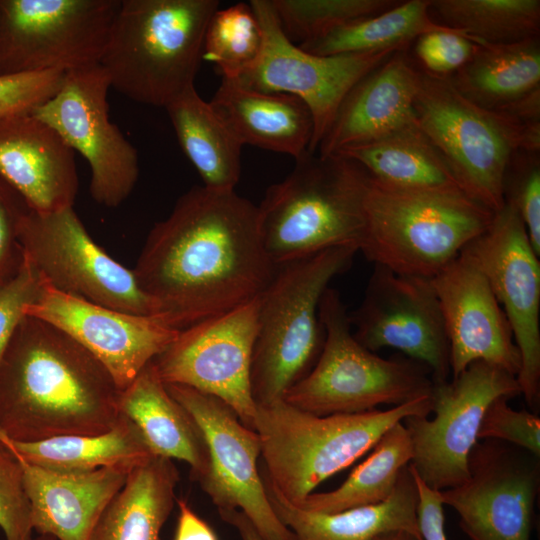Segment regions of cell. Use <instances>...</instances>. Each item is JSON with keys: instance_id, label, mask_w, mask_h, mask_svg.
Wrapping results in <instances>:
<instances>
[{"instance_id": "1", "label": "cell", "mask_w": 540, "mask_h": 540, "mask_svg": "<svg viewBox=\"0 0 540 540\" xmlns=\"http://www.w3.org/2000/svg\"><path fill=\"white\" fill-rule=\"evenodd\" d=\"M275 268L258 206L235 190L196 186L155 223L132 270L153 317L181 331L257 298Z\"/></svg>"}, {"instance_id": "2", "label": "cell", "mask_w": 540, "mask_h": 540, "mask_svg": "<svg viewBox=\"0 0 540 540\" xmlns=\"http://www.w3.org/2000/svg\"><path fill=\"white\" fill-rule=\"evenodd\" d=\"M120 391L84 347L25 315L0 361V431L18 442L102 434L119 421Z\"/></svg>"}, {"instance_id": "3", "label": "cell", "mask_w": 540, "mask_h": 540, "mask_svg": "<svg viewBox=\"0 0 540 540\" xmlns=\"http://www.w3.org/2000/svg\"><path fill=\"white\" fill-rule=\"evenodd\" d=\"M217 0H121L100 60L111 87L165 108L194 85Z\"/></svg>"}, {"instance_id": "4", "label": "cell", "mask_w": 540, "mask_h": 540, "mask_svg": "<svg viewBox=\"0 0 540 540\" xmlns=\"http://www.w3.org/2000/svg\"><path fill=\"white\" fill-rule=\"evenodd\" d=\"M369 174L339 155L306 151L258 205L262 242L275 264L359 244L365 230Z\"/></svg>"}, {"instance_id": "5", "label": "cell", "mask_w": 540, "mask_h": 540, "mask_svg": "<svg viewBox=\"0 0 540 540\" xmlns=\"http://www.w3.org/2000/svg\"><path fill=\"white\" fill-rule=\"evenodd\" d=\"M430 394L387 410L318 416L283 399L256 405L254 430L264 474L291 504L351 465L393 425L409 416L428 417Z\"/></svg>"}, {"instance_id": "6", "label": "cell", "mask_w": 540, "mask_h": 540, "mask_svg": "<svg viewBox=\"0 0 540 540\" xmlns=\"http://www.w3.org/2000/svg\"><path fill=\"white\" fill-rule=\"evenodd\" d=\"M359 251L394 273L431 279L491 225L494 213L461 190L404 189L369 176Z\"/></svg>"}, {"instance_id": "7", "label": "cell", "mask_w": 540, "mask_h": 540, "mask_svg": "<svg viewBox=\"0 0 540 540\" xmlns=\"http://www.w3.org/2000/svg\"><path fill=\"white\" fill-rule=\"evenodd\" d=\"M357 252L355 246H338L276 265L259 295L250 374L256 405L282 399L315 365L325 337L319 316L321 298Z\"/></svg>"}, {"instance_id": "8", "label": "cell", "mask_w": 540, "mask_h": 540, "mask_svg": "<svg viewBox=\"0 0 540 540\" xmlns=\"http://www.w3.org/2000/svg\"><path fill=\"white\" fill-rule=\"evenodd\" d=\"M414 111L461 190L493 213L505 204L504 180L514 156L540 148V129L475 105L449 77L421 70Z\"/></svg>"}, {"instance_id": "9", "label": "cell", "mask_w": 540, "mask_h": 540, "mask_svg": "<svg viewBox=\"0 0 540 540\" xmlns=\"http://www.w3.org/2000/svg\"><path fill=\"white\" fill-rule=\"evenodd\" d=\"M319 316L325 332L322 350L310 372L285 392V402L327 416L366 412L380 404L398 406L430 394L433 380L424 364L384 359L355 339L335 289L324 292Z\"/></svg>"}, {"instance_id": "10", "label": "cell", "mask_w": 540, "mask_h": 540, "mask_svg": "<svg viewBox=\"0 0 540 540\" xmlns=\"http://www.w3.org/2000/svg\"><path fill=\"white\" fill-rule=\"evenodd\" d=\"M121 0H0V75L99 64Z\"/></svg>"}, {"instance_id": "11", "label": "cell", "mask_w": 540, "mask_h": 540, "mask_svg": "<svg viewBox=\"0 0 540 540\" xmlns=\"http://www.w3.org/2000/svg\"><path fill=\"white\" fill-rule=\"evenodd\" d=\"M520 394L515 375L482 360L470 363L451 381H433L435 417L409 416L402 421L412 443L410 466L432 489L462 484L469 477V454L488 405L497 397Z\"/></svg>"}, {"instance_id": "12", "label": "cell", "mask_w": 540, "mask_h": 540, "mask_svg": "<svg viewBox=\"0 0 540 540\" xmlns=\"http://www.w3.org/2000/svg\"><path fill=\"white\" fill-rule=\"evenodd\" d=\"M19 239L24 255L52 288L111 309L154 316L133 270L92 239L73 207L49 213L29 210Z\"/></svg>"}, {"instance_id": "13", "label": "cell", "mask_w": 540, "mask_h": 540, "mask_svg": "<svg viewBox=\"0 0 540 540\" xmlns=\"http://www.w3.org/2000/svg\"><path fill=\"white\" fill-rule=\"evenodd\" d=\"M249 4L260 24L263 43L257 60L234 81L252 90L301 99L314 123L308 151L316 153L348 92L397 51L315 55L285 36L271 0H252Z\"/></svg>"}, {"instance_id": "14", "label": "cell", "mask_w": 540, "mask_h": 540, "mask_svg": "<svg viewBox=\"0 0 540 540\" xmlns=\"http://www.w3.org/2000/svg\"><path fill=\"white\" fill-rule=\"evenodd\" d=\"M110 87L100 64L66 72L58 91L30 114L87 160L91 197L114 208L134 189L139 163L136 149L109 119Z\"/></svg>"}, {"instance_id": "15", "label": "cell", "mask_w": 540, "mask_h": 540, "mask_svg": "<svg viewBox=\"0 0 540 540\" xmlns=\"http://www.w3.org/2000/svg\"><path fill=\"white\" fill-rule=\"evenodd\" d=\"M165 386L204 436L209 465L198 483L217 510L242 511L264 540H296L268 500L257 467L261 455L258 433L245 426L223 400L185 385Z\"/></svg>"}, {"instance_id": "16", "label": "cell", "mask_w": 540, "mask_h": 540, "mask_svg": "<svg viewBox=\"0 0 540 540\" xmlns=\"http://www.w3.org/2000/svg\"><path fill=\"white\" fill-rule=\"evenodd\" d=\"M258 311L259 296L183 329L152 360L165 384L185 385L223 400L253 430L256 404L250 374Z\"/></svg>"}, {"instance_id": "17", "label": "cell", "mask_w": 540, "mask_h": 540, "mask_svg": "<svg viewBox=\"0 0 540 540\" xmlns=\"http://www.w3.org/2000/svg\"><path fill=\"white\" fill-rule=\"evenodd\" d=\"M464 251L486 276L509 322L521 357L517 381L530 408L540 402V260L509 202Z\"/></svg>"}, {"instance_id": "18", "label": "cell", "mask_w": 540, "mask_h": 540, "mask_svg": "<svg viewBox=\"0 0 540 540\" xmlns=\"http://www.w3.org/2000/svg\"><path fill=\"white\" fill-rule=\"evenodd\" d=\"M469 477L441 490L443 504L459 515L471 540H530L539 491V457L512 444L476 442L468 458Z\"/></svg>"}, {"instance_id": "19", "label": "cell", "mask_w": 540, "mask_h": 540, "mask_svg": "<svg viewBox=\"0 0 540 540\" xmlns=\"http://www.w3.org/2000/svg\"><path fill=\"white\" fill-rule=\"evenodd\" d=\"M367 350L394 348L424 364L435 382L451 374L450 346L431 280L374 265L360 306L349 315Z\"/></svg>"}, {"instance_id": "20", "label": "cell", "mask_w": 540, "mask_h": 540, "mask_svg": "<svg viewBox=\"0 0 540 540\" xmlns=\"http://www.w3.org/2000/svg\"><path fill=\"white\" fill-rule=\"evenodd\" d=\"M24 314L60 329L110 372L118 388H126L141 370L178 336L153 316L111 309L58 291L47 283Z\"/></svg>"}, {"instance_id": "21", "label": "cell", "mask_w": 540, "mask_h": 540, "mask_svg": "<svg viewBox=\"0 0 540 540\" xmlns=\"http://www.w3.org/2000/svg\"><path fill=\"white\" fill-rule=\"evenodd\" d=\"M430 280L448 335L452 376L482 360L517 377L521 357L509 322L472 257L463 250Z\"/></svg>"}, {"instance_id": "22", "label": "cell", "mask_w": 540, "mask_h": 540, "mask_svg": "<svg viewBox=\"0 0 540 540\" xmlns=\"http://www.w3.org/2000/svg\"><path fill=\"white\" fill-rule=\"evenodd\" d=\"M0 176L37 213L73 207L79 186L74 150L30 113L0 119Z\"/></svg>"}, {"instance_id": "23", "label": "cell", "mask_w": 540, "mask_h": 540, "mask_svg": "<svg viewBox=\"0 0 540 540\" xmlns=\"http://www.w3.org/2000/svg\"><path fill=\"white\" fill-rule=\"evenodd\" d=\"M421 70L406 50L395 52L360 79L341 102L316 153L322 157L372 142L416 122Z\"/></svg>"}, {"instance_id": "24", "label": "cell", "mask_w": 540, "mask_h": 540, "mask_svg": "<svg viewBox=\"0 0 540 540\" xmlns=\"http://www.w3.org/2000/svg\"><path fill=\"white\" fill-rule=\"evenodd\" d=\"M17 458L31 504L33 530L57 540H88L99 516L129 474L120 468L60 473Z\"/></svg>"}, {"instance_id": "25", "label": "cell", "mask_w": 540, "mask_h": 540, "mask_svg": "<svg viewBox=\"0 0 540 540\" xmlns=\"http://www.w3.org/2000/svg\"><path fill=\"white\" fill-rule=\"evenodd\" d=\"M261 476L276 516L296 540H375L399 531L422 538L417 518L418 492L409 464L402 469L387 499L336 513L300 509L288 502L264 473Z\"/></svg>"}, {"instance_id": "26", "label": "cell", "mask_w": 540, "mask_h": 540, "mask_svg": "<svg viewBox=\"0 0 540 540\" xmlns=\"http://www.w3.org/2000/svg\"><path fill=\"white\" fill-rule=\"evenodd\" d=\"M209 102L242 145L288 154L294 159L309 149L314 130L312 114L294 95L260 92L222 78Z\"/></svg>"}, {"instance_id": "27", "label": "cell", "mask_w": 540, "mask_h": 540, "mask_svg": "<svg viewBox=\"0 0 540 540\" xmlns=\"http://www.w3.org/2000/svg\"><path fill=\"white\" fill-rule=\"evenodd\" d=\"M119 411L138 429L154 456L184 461L197 482L208 470L204 436L168 392L152 361L119 395Z\"/></svg>"}, {"instance_id": "28", "label": "cell", "mask_w": 540, "mask_h": 540, "mask_svg": "<svg viewBox=\"0 0 540 540\" xmlns=\"http://www.w3.org/2000/svg\"><path fill=\"white\" fill-rule=\"evenodd\" d=\"M179 481L171 459L154 456L137 466L104 508L88 540H162Z\"/></svg>"}, {"instance_id": "29", "label": "cell", "mask_w": 540, "mask_h": 540, "mask_svg": "<svg viewBox=\"0 0 540 540\" xmlns=\"http://www.w3.org/2000/svg\"><path fill=\"white\" fill-rule=\"evenodd\" d=\"M449 79L475 105L503 111L540 90L539 37L511 43H478L470 60Z\"/></svg>"}, {"instance_id": "30", "label": "cell", "mask_w": 540, "mask_h": 540, "mask_svg": "<svg viewBox=\"0 0 540 540\" xmlns=\"http://www.w3.org/2000/svg\"><path fill=\"white\" fill-rule=\"evenodd\" d=\"M0 440L25 462L60 473H85L102 468L130 472L154 457L137 427L123 414L110 431L98 435L18 442L0 431Z\"/></svg>"}, {"instance_id": "31", "label": "cell", "mask_w": 540, "mask_h": 540, "mask_svg": "<svg viewBox=\"0 0 540 540\" xmlns=\"http://www.w3.org/2000/svg\"><path fill=\"white\" fill-rule=\"evenodd\" d=\"M181 149L200 175L203 186L235 190L241 173L242 143L194 85L165 107Z\"/></svg>"}, {"instance_id": "32", "label": "cell", "mask_w": 540, "mask_h": 540, "mask_svg": "<svg viewBox=\"0 0 540 540\" xmlns=\"http://www.w3.org/2000/svg\"><path fill=\"white\" fill-rule=\"evenodd\" d=\"M335 155L359 164L386 185L419 190H461L444 159L415 123ZM462 191V190H461Z\"/></svg>"}, {"instance_id": "33", "label": "cell", "mask_w": 540, "mask_h": 540, "mask_svg": "<svg viewBox=\"0 0 540 540\" xmlns=\"http://www.w3.org/2000/svg\"><path fill=\"white\" fill-rule=\"evenodd\" d=\"M430 7L431 0L398 2L382 13L338 26L298 46L320 56L401 51L406 50L411 41L423 34L457 31L433 20Z\"/></svg>"}, {"instance_id": "34", "label": "cell", "mask_w": 540, "mask_h": 540, "mask_svg": "<svg viewBox=\"0 0 540 540\" xmlns=\"http://www.w3.org/2000/svg\"><path fill=\"white\" fill-rule=\"evenodd\" d=\"M372 449L338 488L311 493L292 505L311 512L336 513L387 499L413 456L412 443L402 421L389 428Z\"/></svg>"}, {"instance_id": "35", "label": "cell", "mask_w": 540, "mask_h": 540, "mask_svg": "<svg viewBox=\"0 0 540 540\" xmlns=\"http://www.w3.org/2000/svg\"><path fill=\"white\" fill-rule=\"evenodd\" d=\"M447 27L478 43H511L539 37V0H431Z\"/></svg>"}, {"instance_id": "36", "label": "cell", "mask_w": 540, "mask_h": 540, "mask_svg": "<svg viewBox=\"0 0 540 540\" xmlns=\"http://www.w3.org/2000/svg\"><path fill=\"white\" fill-rule=\"evenodd\" d=\"M263 43L260 24L250 4L218 9L203 42L202 59L213 63L222 78L235 80L257 60Z\"/></svg>"}, {"instance_id": "37", "label": "cell", "mask_w": 540, "mask_h": 540, "mask_svg": "<svg viewBox=\"0 0 540 540\" xmlns=\"http://www.w3.org/2000/svg\"><path fill=\"white\" fill-rule=\"evenodd\" d=\"M394 0H271L281 29L294 44L313 40L332 29L382 13Z\"/></svg>"}, {"instance_id": "38", "label": "cell", "mask_w": 540, "mask_h": 540, "mask_svg": "<svg viewBox=\"0 0 540 540\" xmlns=\"http://www.w3.org/2000/svg\"><path fill=\"white\" fill-rule=\"evenodd\" d=\"M0 528L5 540H32L31 504L17 456L0 440Z\"/></svg>"}, {"instance_id": "39", "label": "cell", "mask_w": 540, "mask_h": 540, "mask_svg": "<svg viewBox=\"0 0 540 540\" xmlns=\"http://www.w3.org/2000/svg\"><path fill=\"white\" fill-rule=\"evenodd\" d=\"M516 154L504 180V199L517 209L530 243L540 256V165L538 154Z\"/></svg>"}, {"instance_id": "40", "label": "cell", "mask_w": 540, "mask_h": 540, "mask_svg": "<svg viewBox=\"0 0 540 540\" xmlns=\"http://www.w3.org/2000/svg\"><path fill=\"white\" fill-rule=\"evenodd\" d=\"M500 396L487 407L478 430V439H493L520 447L540 456V418L526 410L516 411Z\"/></svg>"}, {"instance_id": "41", "label": "cell", "mask_w": 540, "mask_h": 540, "mask_svg": "<svg viewBox=\"0 0 540 540\" xmlns=\"http://www.w3.org/2000/svg\"><path fill=\"white\" fill-rule=\"evenodd\" d=\"M66 72L40 71L0 75V119L29 114L60 88Z\"/></svg>"}, {"instance_id": "42", "label": "cell", "mask_w": 540, "mask_h": 540, "mask_svg": "<svg viewBox=\"0 0 540 540\" xmlns=\"http://www.w3.org/2000/svg\"><path fill=\"white\" fill-rule=\"evenodd\" d=\"M478 42L463 31H437L416 39L415 54L424 71L449 77L472 57Z\"/></svg>"}, {"instance_id": "43", "label": "cell", "mask_w": 540, "mask_h": 540, "mask_svg": "<svg viewBox=\"0 0 540 540\" xmlns=\"http://www.w3.org/2000/svg\"><path fill=\"white\" fill-rule=\"evenodd\" d=\"M43 286L44 280L25 255L18 273L0 285V361L25 316V306L38 298Z\"/></svg>"}, {"instance_id": "44", "label": "cell", "mask_w": 540, "mask_h": 540, "mask_svg": "<svg viewBox=\"0 0 540 540\" xmlns=\"http://www.w3.org/2000/svg\"><path fill=\"white\" fill-rule=\"evenodd\" d=\"M29 210L22 197L0 176V285L13 278L23 264L19 231Z\"/></svg>"}, {"instance_id": "45", "label": "cell", "mask_w": 540, "mask_h": 540, "mask_svg": "<svg viewBox=\"0 0 540 540\" xmlns=\"http://www.w3.org/2000/svg\"><path fill=\"white\" fill-rule=\"evenodd\" d=\"M418 491L417 518L423 540H446L443 502L438 490L421 479L416 480Z\"/></svg>"}, {"instance_id": "46", "label": "cell", "mask_w": 540, "mask_h": 540, "mask_svg": "<svg viewBox=\"0 0 540 540\" xmlns=\"http://www.w3.org/2000/svg\"><path fill=\"white\" fill-rule=\"evenodd\" d=\"M178 506L174 540H218L211 526L195 513L189 503L176 499Z\"/></svg>"}, {"instance_id": "47", "label": "cell", "mask_w": 540, "mask_h": 540, "mask_svg": "<svg viewBox=\"0 0 540 540\" xmlns=\"http://www.w3.org/2000/svg\"><path fill=\"white\" fill-rule=\"evenodd\" d=\"M221 519L231 525L241 540H264L248 517L240 510H218Z\"/></svg>"}, {"instance_id": "48", "label": "cell", "mask_w": 540, "mask_h": 540, "mask_svg": "<svg viewBox=\"0 0 540 540\" xmlns=\"http://www.w3.org/2000/svg\"><path fill=\"white\" fill-rule=\"evenodd\" d=\"M375 540H423V539L416 537L415 535L411 533H408L405 531H399V532L383 534L377 537Z\"/></svg>"}, {"instance_id": "49", "label": "cell", "mask_w": 540, "mask_h": 540, "mask_svg": "<svg viewBox=\"0 0 540 540\" xmlns=\"http://www.w3.org/2000/svg\"><path fill=\"white\" fill-rule=\"evenodd\" d=\"M32 540H57V539L51 535H37L36 537H33Z\"/></svg>"}]
</instances>
